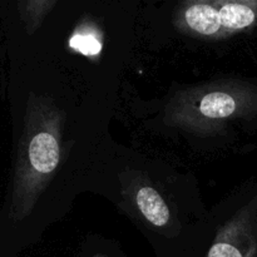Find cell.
I'll use <instances>...</instances> for the list:
<instances>
[{"mask_svg":"<svg viewBox=\"0 0 257 257\" xmlns=\"http://www.w3.org/2000/svg\"><path fill=\"white\" fill-rule=\"evenodd\" d=\"M70 47L85 55H95L100 52L102 45L92 34H75L70 39Z\"/></svg>","mask_w":257,"mask_h":257,"instance_id":"8992f818","label":"cell"},{"mask_svg":"<svg viewBox=\"0 0 257 257\" xmlns=\"http://www.w3.org/2000/svg\"><path fill=\"white\" fill-rule=\"evenodd\" d=\"M137 205L141 212L152 225L162 227L170 220V211L157 191L142 187L137 193Z\"/></svg>","mask_w":257,"mask_h":257,"instance_id":"3957f363","label":"cell"},{"mask_svg":"<svg viewBox=\"0 0 257 257\" xmlns=\"http://www.w3.org/2000/svg\"><path fill=\"white\" fill-rule=\"evenodd\" d=\"M218 12H220L221 24L226 29H243L255 22L253 10L241 3H223Z\"/></svg>","mask_w":257,"mask_h":257,"instance_id":"277c9868","label":"cell"},{"mask_svg":"<svg viewBox=\"0 0 257 257\" xmlns=\"http://www.w3.org/2000/svg\"><path fill=\"white\" fill-rule=\"evenodd\" d=\"M27 167L30 172L48 175L59 162V147L50 132H38L27 143Z\"/></svg>","mask_w":257,"mask_h":257,"instance_id":"6da1fadb","label":"cell"},{"mask_svg":"<svg viewBox=\"0 0 257 257\" xmlns=\"http://www.w3.org/2000/svg\"><path fill=\"white\" fill-rule=\"evenodd\" d=\"M208 257H245L243 253L230 242H217L210 250Z\"/></svg>","mask_w":257,"mask_h":257,"instance_id":"52a82bcc","label":"cell"},{"mask_svg":"<svg viewBox=\"0 0 257 257\" xmlns=\"http://www.w3.org/2000/svg\"><path fill=\"white\" fill-rule=\"evenodd\" d=\"M235 99L222 92L208 93L200 103V112L208 118L228 117L235 112Z\"/></svg>","mask_w":257,"mask_h":257,"instance_id":"5b68a950","label":"cell"},{"mask_svg":"<svg viewBox=\"0 0 257 257\" xmlns=\"http://www.w3.org/2000/svg\"><path fill=\"white\" fill-rule=\"evenodd\" d=\"M186 23L195 32L203 35H212L222 28L220 12L206 3L193 4L186 10Z\"/></svg>","mask_w":257,"mask_h":257,"instance_id":"7a4b0ae2","label":"cell"}]
</instances>
